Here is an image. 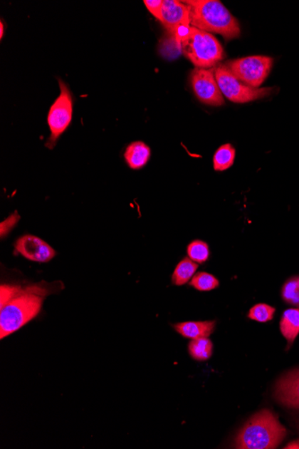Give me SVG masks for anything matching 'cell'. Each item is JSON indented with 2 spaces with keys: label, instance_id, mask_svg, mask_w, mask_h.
Here are the masks:
<instances>
[{
  "label": "cell",
  "instance_id": "cell-24",
  "mask_svg": "<svg viewBox=\"0 0 299 449\" xmlns=\"http://www.w3.org/2000/svg\"><path fill=\"white\" fill-rule=\"evenodd\" d=\"M4 26L5 24L3 23V21H1V22H0V38H1V40L3 37H4Z\"/></svg>",
  "mask_w": 299,
  "mask_h": 449
},
{
  "label": "cell",
  "instance_id": "cell-20",
  "mask_svg": "<svg viewBox=\"0 0 299 449\" xmlns=\"http://www.w3.org/2000/svg\"><path fill=\"white\" fill-rule=\"evenodd\" d=\"M281 296L288 304L299 306V277H291L284 284Z\"/></svg>",
  "mask_w": 299,
  "mask_h": 449
},
{
  "label": "cell",
  "instance_id": "cell-10",
  "mask_svg": "<svg viewBox=\"0 0 299 449\" xmlns=\"http://www.w3.org/2000/svg\"><path fill=\"white\" fill-rule=\"evenodd\" d=\"M159 21L170 34L184 26H190L189 9L185 3L164 0Z\"/></svg>",
  "mask_w": 299,
  "mask_h": 449
},
{
  "label": "cell",
  "instance_id": "cell-3",
  "mask_svg": "<svg viewBox=\"0 0 299 449\" xmlns=\"http://www.w3.org/2000/svg\"><path fill=\"white\" fill-rule=\"evenodd\" d=\"M287 430L278 416L270 410H263L250 418L236 438L238 449L276 448L286 437Z\"/></svg>",
  "mask_w": 299,
  "mask_h": 449
},
{
  "label": "cell",
  "instance_id": "cell-19",
  "mask_svg": "<svg viewBox=\"0 0 299 449\" xmlns=\"http://www.w3.org/2000/svg\"><path fill=\"white\" fill-rule=\"evenodd\" d=\"M187 255L194 262L204 264L210 257V249H209L207 243L196 239V241L191 242L187 247Z\"/></svg>",
  "mask_w": 299,
  "mask_h": 449
},
{
  "label": "cell",
  "instance_id": "cell-13",
  "mask_svg": "<svg viewBox=\"0 0 299 449\" xmlns=\"http://www.w3.org/2000/svg\"><path fill=\"white\" fill-rule=\"evenodd\" d=\"M124 158L131 169H142L151 158V149L144 142H133L127 146Z\"/></svg>",
  "mask_w": 299,
  "mask_h": 449
},
{
  "label": "cell",
  "instance_id": "cell-11",
  "mask_svg": "<svg viewBox=\"0 0 299 449\" xmlns=\"http://www.w3.org/2000/svg\"><path fill=\"white\" fill-rule=\"evenodd\" d=\"M274 398L281 405L299 409V370L288 372L278 381Z\"/></svg>",
  "mask_w": 299,
  "mask_h": 449
},
{
  "label": "cell",
  "instance_id": "cell-22",
  "mask_svg": "<svg viewBox=\"0 0 299 449\" xmlns=\"http://www.w3.org/2000/svg\"><path fill=\"white\" fill-rule=\"evenodd\" d=\"M144 3L149 12L156 19H159L163 6L162 0H145Z\"/></svg>",
  "mask_w": 299,
  "mask_h": 449
},
{
  "label": "cell",
  "instance_id": "cell-5",
  "mask_svg": "<svg viewBox=\"0 0 299 449\" xmlns=\"http://www.w3.org/2000/svg\"><path fill=\"white\" fill-rule=\"evenodd\" d=\"M214 73L222 95L232 103L253 102V100L269 96L273 91V88L271 87L253 88V87L245 85L244 83L235 78L225 64L218 65L214 68Z\"/></svg>",
  "mask_w": 299,
  "mask_h": 449
},
{
  "label": "cell",
  "instance_id": "cell-2",
  "mask_svg": "<svg viewBox=\"0 0 299 449\" xmlns=\"http://www.w3.org/2000/svg\"><path fill=\"white\" fill-rule=\"evenodd\" d=\"M190 26L207 33L221 34L226 40L241 36L238 21L217 0H186Z\"/></svg>",
  "mask_w": 299,
  "mask_h": 449
},
{
  "label": "cell",
  "instance_id": "cell-17",
  "mask_svg": "<svg viewBox=\"0 0 299 449\" xmlns=\"http://www.w3.org/2000/svg\"><path fill=\"white\" fill-rule=\"evenodd\" d=\"M236 150L231 144H226L219 148L214 156V168L216 172L231 168L235 162Z\"/></svg>",
  "mask_w": 299,
  "mask_h": 449
},
{
  "label": "cell",
  "instance_id": "cell-14",
  "mask_svg": "<svg viewBox=\"0 0 299 449\" xmlns=\"http://www.w3.org/2000/svg\"><path fill=\"white\" fill-rule=\"evenodd\" d=\"M280 329L288 346H291L299 335V309H288L283 312Z\"/></svg>",
  "mask_w": 299,
  "mask_h": 449
},
{
  "label": "cell",
  "instance_id": "cell-16",
  "mask_svg": "<svg viewBox=\"0 0 299 449\" xmlns=\"http://www.w3.org/2000/svg\"><path fill=\"white\" fill-rule=\"evenodd\" d=\"M213 351L214 344L208 337L194 339L189 344L190 356L198 361L209 360L213 355Z\"/></svg>",
  "mask_w": 299,
  "mask_h": 449
},
{
  "label": "cell",
  "instance_id": "cell-21",
  "mask_svg": "<svg viewBox=\"0 0 299 449\" xmlns=\"http://www.w3.org/2000/svg\"><path fill=\"white\" fill-rule=\"evenodd\" d=\"M276 309L266 304H259L253 306L248 312V318L255 321L266 323L273 319Z\"/></svg>",
  "mask_w": 299,
  "mask_h": 449
},
{
  "label": "cell",
  "instance_id": "cell-6",
  "mask_svg": "<svg viewBox=\"0 0 299 449\" xmlns=\"http://www.w3.org/2000/svg\"><path fill=\"white\" fill-rule=\"evenodd\" d=\"M236 79L245 85L258 88L269 76L273 58L269 56H250L225 64Z\"/></svg>",
  "mask_w": 299,
  "mask_h": 449
},
{
  "label": "cell",
  "instance_id": "cell-18",
  "mask_svg": "<svg viewBox=\"0 0 299 449\" xmlns=\"http://www.w3.org/2000/svg\"><path fill=\"white\" fill-rule=\"evenodd\" d=\"M191 287L200 291H209L214 290L220 285V282L214 274L205 272H200L194 274L190 282Z\"/></svg>",
  "mask_w": 299,
  "mask_h": 449
},
{
  "label": "cell",
  "instance_id": "cell-23",
  "mask_svg": "<svg viewBox=\"0 0 299 449\" xmlns=\"http://www.w3.org/2000/svg\"><path fill=\"white\" fill-rule=\"evenodd\" d=\"M284 448L286 449H298L299 448V440H295L293 442H290L288 443L286 447Z\"/></svg>",
  "mask_w": 299,
  "mask_h": 449
},
{
  "label": "cell",
  "instance_id": "cell-8",
  "mask_svg": "<svg viewBox=\"0 0 299 449\" xmlns=\"http://www.w3.org/2000/svg\"><path fill=\"white\" fill-rule=\"evenodd\" d=\"M214 68H194L191 72L190 82L201 103L211 106H221L225 102L215 78Z\"/></svg>",
  "mask_w": 299,
  "mask_h": 449
},
{
  "label": "cell",
  "instance_id": "cell-15",
  "mask_svg": "<svg viewBox=\"0 0 299 449\" xmlns=\"http://www.w3.org/2000/svg\"><path fill=\"white\" fill-rule=\"evenodd\" d=\"M197 268V263L194 262L189 257V259L186 257V259L180 261L172 274L173 284L182 287V285L189 283L196 274Z\"/></svg>",
  "mask_w": 299,
  "mask_h": 449
},
{
  "label": "cell",
  "instance_id": "cell-1",
  "mask_svg": "<svg viewBox=\"0 0 299 449\" xmlns=\"http://www.w3.org/2000/svg\"><path fill=\"white\" fill-rule=\"evenodd\" d=\"M50 294L48 289L41 284H2L1 312H0V339L19 331L28 322L39 314L45 297Z\"/></svg>",
  "mask_w": 299,
  "mask_h": 449
},
{
  "label": "cell",
  "instance_id": "cell-9",
  "mask_svg": "<svg viewBox=\"0 0 299 449\" xmlns=\"http://www.w3.org/2000/svg\"><path fill=\"white\" fill-rule=\"evenodd\" d=\"M17 253L33 262L47 263L56 256V252L43 239L33 235L21 237L16 242Z\"/></svg>",
  "mask_w": 299,
  "mask_h": 449
},
{
  "label": "cell",
  "instance_id": "cell-12",
  "mask_svg": "<svg viewBox=\"0 0 299 449\" xmlns=\"http://www.w3.org/2000/svg\"><path fill=\"white\" fill-rule=\"evenodd\" d=\"M215 325V321H189L176 324L173 326L179 335L194 340L211 336Z\"/></svg>",
  "mask_w": 299,
  "mask_h": 449
},
{
  "label": "cell",
  "instance_id": "cell-4",
  "mask_svg": "<svg viewBox=\"0 0 299 449\" xmlns=\"http://www.w3.org/2000/svg\"><path fill=\"white\" fill-rule=\"evenodd\" d=\"M180 51L197 68L210 69L224 61L225 51L213 34L190 26L189 33L177 41Z\"/></svg>",
  "mask_w": 299,
  "mask_h": 449
},
{
  "label": "cell",
  "instance_id": "cell-7",
  "mask_svg": "<svg viewBox=\"0 0 299 449\" xmlns=\"http://www.w3.org/2000/svg\"><path fill=\"white\" fill-rule=\"evenodd\" d=\"M61 95L52 104L48 114V125L51 130V137L46 146L53 148L58 139L70 125L73 117V99L70 91L65 82L58 80Z\"/></svg>",
  "mask_w": 299,
  "mask_h": 449
}]
</instances>
